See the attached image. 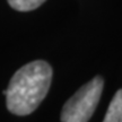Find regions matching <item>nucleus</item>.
<instances>
[{"mask_svg": "<svg viewBox=\"0 0 122 122\" xmlns=\"http://www.w3.org/2000/svg\"><path fill=\"white\" fill-rule=\"evenodd\" d=\"M52 80V68L36 60L18 69L7 88V109L16 115H28L45 98Z\"/></svg>", "mask_w": 122, "mask_h": 122, "instance_id": "f257e3e1", "label": "nucleus"}, {"mask_svg": "<svg viewBox=\"0 0 122 122\" xmlns=\"http://www.w3.org/2000/svg\"><path fill=\"white\" fill-rule=\"evenodd\" d=\"M104 81L97 76L79 88L66 102L61 112V122H88L100 102Z\"/></svg>", "mask_w": 122, "mask_h": 122, "instance_id": "f03ea898", "label": "nucleus"}, {"mask_svg": "<svg viewBox=\"0 0 122 122\" xmlns=\"http://www.w3.org/2000/svg\"><path fill=\"white\" fill-rule=\"evenodd\" d=\"M103 122H122V89L115 93Z\"/></svg>", "mask_w": 122, "mask_h": 122, "instance_id": "7ed1b4c3", "label": "nucleus"}, {"mask_svg": "<svg viewBox=\"0 0 122 122\" xmlns=\"http://www.w3.org/2000/svg\"><path fill=\"white\" fill-rule=\"evenodd\" d=\"M10 7L18 11H30L39 8L45 0H7Z\"/></svg>", "mask_w": 122, "mask_h": 122, "instance_id": "20e7f679", "label": "nucleus"}]
</instances>
